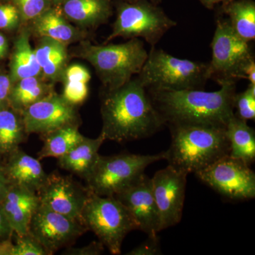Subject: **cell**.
<instances>
[{"mask_svg": "<svg viewBox=\"0 0 255 255\" xmlns=\"http://www.w3.org/2000/svg\"><path fill=\"white\" fill-rule=\"evenodd\" d=\"M102 128L106 140L123 142L146 138L164 123L139 78L112 90L105 88L101 102Z\"/></svg>", "mask_w": 255, "mask_h": 255, "instance_id": "1", "label": "cell"}, {"mask_svg": "<svg viewBox=\"0 0 255 255\" xmlns=\"http://www.w3.org/2000/svg\"><path fill=\"white\" fill-rule=\"evenodd\" d=\"M216 92L203 90H147L164 125L226 128L235 114L236 82L220 85Z\"/></svg>", "mask_w": 255, "mask_h": 255, "instance_id": "2", "label": "cell"}, {"mask_svg": "<svg viewBox=\"0 0 255 255\" xmlns=\"http://www.w3.org/2000/svg\"><path fill=\"white\" fill-rule=\"evenodd\" d=\"M169 127L172 140L164 159L180 172L196 174L229 155L226 128L194 125Z\"/></svg>", "mask_w": 255, "mask_h": 255, "instance_id": "3", "label": "cell"}, {"mask_svg": "<svg viewBox=\"0 0 255 255\" xmlns=\"http://www.w3.org/2000/svg\"><path fill=\"white\" fill-rule=\"evenodd\" d=\"M77 53L95 68L107 90L122 86L133 75H138L148 55L140 38H131L119 44L94 45L83 41Z\"/></svg>", "mask_w": 255, "mask_h": 255, "instance_id": "4", "label": "cell"}, {"mask_svg": "<svg viewBox=\"0 0 255 255\" xmlns=\"http://www.w3.org/2000/svg\"><path fill=\"white\" fill-rule=\"evenodd\" d=\"M137 77L147 90H204L209 63L180 59L153 46Z\"/></svg>", "mask_w": 255, "mask_h": 255, "instance_id": "5", "label": "cell"}, {"mask_svg": "<svg viewBox=\"0 0 255 255\" xmlns=\"http://www.w3.org/2000/svg\"><path fill=\"white\" fill-rule=\"evenodd\" d=\"M252 42L246 41L236 33L226 18L218 16L211 42L212 58L209 62L210 80L220 85L246 79V72L255 63Z\"/></svg>", "mask_w": 255, "mask_h": 255, "instance_id": "6", "label": "cell"}, {"mask_svg": "<svg viewBox=\"0 0 255 255\" xmlns=\"http://www.w3.org/2000/svg\"><path fill=\"white\" fill-rule=\"evenodd\" d=\"M164 159L165 152L145 155H100L91 173L85 179L86 187L96 195H117L136 182L150 164Z\"/></svg>", "mask_w": 255, "mask_h": 255, "instance_id": "7", "label": "cell"}, {"mask_svg": "<svg viewBox=\"0 0 255 255\" xmlns=\"http://www.w3.org/2000/svg\"><path fill=\"white\" fill-rule=\"evenodd\" d=\"M82 222L113 255H120L124 238L137 230L131 215L114 196L91 193L82 213Z\"/></svg>", "mask_w": 255, "mask_h": 255, "instance_id": "8", "label": "cell"}, {"mask_svg": "<svg viewBox=\"0 0 255 255\" xmlns=\"http://www.w3.org/2000/svg\"><path fill=\"white\" fill-rule=\"evenodd\" d=\"M177 22L165 12L147 0L124 3L119 6L117 16L112 26V31L106 43L114 38H142L151 47L162 39Z\"/></svg>", "mask_w": 255, "mask_h": 255, "instance_id": "9", "label": "cell"}, {"mask_svg": "<svg viewBox=\"0 0 255 255\" xmlns=\"http://www.w3.org/2000/svg\"><path fill=\"white\" fill-rule=\"evenodd\" d=\"M223 197L248 201L255 197V174L250 166L229 155L195 174Z\"/></svg>", "mask_w": 255, "mask_h": 255, "instance_id": "10", "label": "cell"}, {"mask_svg": "<svg viewBox=\"0 0 255 255\" xmlns=\"http://www.w3.org/2000/svg\"><path fill=\"white\" fill-rule=\"evenodd\" d=\"M88 231L78 220L59 214L40 204L30 221L28 233L43 246L49 255L68 248Z\"/></svg>", "mask_w": 255, "mask_h": 255, "instance_id": "11", "label": "cell"}, {"mask_svg": "<svg viewBox=\"0 0 255 255\" xmlns=\"http://www.w3.org/2000/svg\"><path fill=\"white\" fill-rule=\"evenodd\" d=\"M187 175L168 164L151 178L160 231L176 226L182 219Z\"/></svg>", "mask_w": 255, "mask_h": 255, "instance_id": "12", "label": "cell"}, {"mask_svg": "<svg viewBox=\"0 0 255 255\" xmlns=\"http://www.w3.org/2000/svg\"><path fill=\"white\" fill-rule=\"evenodd\" d=\"M37 195L43 205L82 222V211L91 192L72 176L52 172Z\"/></svg>", "mask_w": 255, "mask_h": 255, "instance_id": "13", "label": "cell"}, {"mask_svg": "<svg viewBox=\"0 0 255 255\" xmlns=\"http://www.w3.org/2000/svg\"><path fill=\"white\" fill-rule=\"evenodd\" d=\"M21 114L28 135H43L70 124L80 125L76 106L55 92L30 105Z\"/></svg>", "mask_w": 255, "mask_h": 255, "instance_id": "14", "label": "cell"}, {"mask_svg": "<svg viewBox=\"0 0 255 255\" xmlns=\"http://www.w3.org/2000/svg\"><path fill=\"white\" fill-rule=\"evenodd\" d=\"M114 196L127 208L136 223L137 230L147 236H156L160 231L152 181L145 173L130 187Z\"/></svg>", "mask_w": 255, "mask_h": 255, "instance_id": "15", "label": "cell"}, {"mask_svg": "<svg viewBox=\"0 0 255 255\" xmlns=\"http://www.w3.org/2000/svg\"><path fill=\"white\" fill-rule=\"evenodd\" d=\"M40 204L36 192L14 184H9L4 197L0 201L10 226L14 233L17 235L28 232L32 216Z\"/></svg>", "mask_w": 255, "mask_h": 255, "instance_id": "16", "label": "cell"}, {"mask_svg": "<svg viewBox=\"0 0 255 255\" xmlns=\"http://www.w3.org/2000/svg\"><path fill=\"white\" fill-rule=\"evenodd\" d=\"M6 158L3 165L9 184L26 188L37 194L48 177L39 159L28 155L19 147Z\"/></svg>", "mask_w": 255, "mask_h": 255, "instance_id": "17", "label": "cell"}, {"mask_svg": "<svg viewBox=\"0 0 255 255\" xmlns=\"http://www.w3.org/2000/svg\"><path fill=\"white\" fill-rule=\"evenodd\" d=\"M105 141L102 135L97 138L85 137L65 155L58 158V165L85 180L97 164L100 155L99 150Z\"/></svg>", "mask_w": 255, "mask_h": 255, "instance_id": "18", "label": "cell"}, {"mask_svg": "<svg viewBox=\"0 0 255 255\" xmlns=\"http://www.w3.org/2000/svg\"><path fill=\"white\" fill-rule=\"evenodd\" d=\"M34 51L41 68L42 77L47 81H62L68 67L67 45L51 38L41 37Z\"/></svg>", "mask_w": 255, "mask_h": 255, "instance_id": "19", "label": "cell"}, {"mask_svg": "<svg viewBox=\"0 0 255 255\" xmlns=\"http://www.w3.org/2000/svg\"><path fill=\"white\" fill-rule=\"evenodd\" d=\"M65 17L82 28H96L112 14L110 0H65Z\"/></svg>", "mask_w": 255, "mask_h": 255, "instance_id": "20", "label": "cell"}, {"mask_svg": "<svg viewBox=\"0 0 255 255\" xmlns=\"http://www.w3.org/2000/svg\"><path fill=\"white\" fill-rule=\"evenodd\" d=\"M32 28L40 38L46 37L67 46L85 37V34L70 24L63 15L53 9H47L35 18Z\"/></svg>", "mask_w": 255, "mask_h": 255, "instance_id": "21", "label": "cell"}, {"mask_svg": "<svg viewBox=\"0 0 255 255\" xmlns=\"http://www.w3.org/2000/svg\"><path fill=\"white\" fill-rule=\"evenodd\" d=\"M226 134L230 143L229 155L249 166L254 163L255 129L248 126L246 121L234 114L226 126Z\"/></svg>", "mask_w": 255, "mask_h": 255, "instance_id": "22", "label": "cell"}, {"mask_svg": "<svg viewBox=\"0 0 255 255\" xmlns=\"http://www.w3.org/2000/svg\"><path fill=\"white\" fill-rule=\"evenodd\" d=\"M28 135L21 112L10 107L0 109V157L18 148Z\"/></svg>", "mask_w": 255, "mask_h": 255, "instance_id": "23", "label": "cell"}, {"mask_svg": "<svg viewBox=\"0 0 255 255\" xmlns=\"http://www.w3.org/2000/svg\"><path fill=\"white\" fill-rule=\"evenodd\" d=\"M43 77H31L13 83L9 107L22 113L30 105L54 92L53 85Z\"/></svg>", "mask_w": 255, "mask_h": 255, "instance_id": "24", "label": "cell"}, {"mask_svg": "<svg viewBox=\"0 0 255 255\" xmlns=\"http://www.w3.org/2000/svg\"><path fill=\"white\" fill-rule=\"evenodd\" d=\"M221 13L227 20L233 31L248 42L255 39V3L253 0H231L221 5Z\"/></svg>", "mask_w": 255, "mask_h": 255, "instance_id": "25", "label": "cell"}, {"mask_svg": "<svg viewBox=\"0 0 255 255\" xmlns=\"http://www.w3.org/2000/svg\"><path fill=\"white\" fill-rule=\"evenodd\" d=\"M80 125L70 124L41 135L43 145L38 153L39 160L48 157L59 158L85 138Z\"/></svg>", "mask_w": 255, "mask_h": 255, "instance_id": "26", "label": "cell"}, {"mask_svg": "<svg viewBox=\"0 0 255 255\" xmlns=\"http://www.w3.org/2000/svg\"><path fill=\"white\" fill-rule=\"evenodd\" d=\"M29 37L27 30L23 29L15 43L10 75L13 83L23 78L42 77L34 50L30 44Z\"/></svg>", "mask_w": 255, "mask_h": 255, "instance_id": "27", "label": "cell"}, {"mask_svg": "<svg viewBox=\"0 0 255 255\" xmlns=\"http://www.w3.org/2000/svg\"><path fill=\"white\" fill-rule=\"evenodd\" d=\"M91 79L90 72L80 65L67 67L64 73L63 97L69 103L78 106L83 103L89 93L88 84Z\"/></svg>", "mask_w": 255, "mask_h": 255, "instance_id": "28", "label": "cell"}, {"mask_svg": "<svg viewBox=\"0 0 255 255\" xmlns=\"http://www.w3.org/2000/svg\"><path fill=\"white\" fill-rule=\"evenodd\" d=\"M234 110L240 119L248 122L255 119V85L250 83L248 89L241 93L236 94L234 101Z\"/></svg>", "mask_w": 255, "mask_h": 255, "instance_id": "29", "label": "cell"}, {"mask_svg": "<svg viewBox=\"0 0 255 255\" xmlns=\"http://www.w3.org/2000/svg\"><path fill=\"white\" fill-rule=\"evenodd\" d=\"M14 243L13 255H49L41 243L30 233L17 235Z\"/></svg>", "mask_w": 255, "mask_h": 255, "instance_id": "30", "label": "cell"}, {"mask_svg": "<svg viewBox=\"0 0 255 255\" xmlns=\"http://www.w3.org/2000/svg\"><path fill=\"white\" fill-rule=\"evenodd\" d=\"M23 21H33L47 10V0H15Z\"/></svg>", "mask_w": 255, "mask_h": 255, "instance_id": "31", "label": "cell"}, {"mask_svg": "<svg viewBox=\"0 0 255 255\" xmlns=\"http://www.w3.org/2000/svg\"><path fill=\"white\" fill-rule=\"evenodd\" d=\"M18 8L11 4H0V29H12L19 23Z\"/></svg>", "mask_w": 255, "mask_h": 255, "instance_id": "32", "label": "cell"}, {"mask_svg": "<svg viewBox=\"0 0 255 255\" xmlns=\"http://www.w3.org/2000/svg\"><path fill=\"white\" fill-rule=\"evenodd\" d=\"M162 254L159 238L156 236H147V240L127 253L128 255H155Z\"/></svg>", "mask_w": 255, "mask_h": 255, "instance_id": "33", "label": "cell"}, {"mask_svg": "<svg viewBox=\"0 0 255 255\" xmlns=\"http://www.w3.org/2000/svg\"><path fill=\"white\" fill-rule=\"evenodd\" d=\"M105 247L100 241H93L86 246L73 248L70 246L63 252L65 255H100L105 251Z\"/></svg>", "mask_w": 255, "mask_h": 255, "instance_id": "34", "label": "cell"}, {"mask_svg": "<svg viewBox=\"0 0 255 255\" xmlns=\"http://www.w3.org/2000/svg\"><path fill=\"white\" fill-rule=\"evenodd\" d=\"M13 82L9 75L0 74V109L9 107V97Z\"/></svg>", "mask_w": 255, "mask_h": 255, "instance_id": "35", "label": "cell"}, {"mask_svg": "<svg viewBox=\"0 0 255 255\" xmlns=\"http://www.w3.org/2000/svg\"><path fill=\"white\" fill-rule=\"evenodd\" d=\"M14 231L10 226L9 221L0 205V241H5L13 237Z\"/></svg>", "mask_w": 255, "mask_h": 255, "instance_id": "36", "label": "cell"}, {"mask_svg": "<svg viewBox=\"0 0 255 255\" xmlns=\"http://www.w3.org/2000/svg\"><path fill=\"white\" fill-rule=\"evenodd\" d=\"M9 184L6 173H5L4 165L0 164V201L4 197Z\"/></svg>", "mask_w": 255, "mask_h": 255, "instance_id": "37", "label": "cell"}, {"mask_svg": "<svg viewBox=\"0 0 255 255\" xmlns=\"http://www.w3.org/2000/svg\"><path fill=\"white\" fill-rule=\"evenodd\" d=\"M12 238L0 241V255H13L14 243H13Z\"/></svg>", "mask_w": 255, "mask_h": 255, "instance_id": "38", "label": "cell"}, {"mask_svg": "<svg viewBox=\"0 0 255 255\" xmlns=\"http://www.w3.org/2000/svg\"><path fill=\"white\" fill-rule=\"evenodd\" d=\"M199 1L207 9H213L217 5L221 4V6L231 0H199Z\"/></svg>", "mask_w": 255, "mask_h": 255, "instance_id": "39", "label": "cell"}, {"mask_svg": "<svg viewBox=\"0 0 255 255\" xmlns=\"http://www.w3.org/2000/svg\"><path fill=\"white\" fill-rule=\"evenodd\" d=\"M8 49V43L5 37L0 33V59L4 58Z\"/></svg>", "mask_w": 255, "mask_h": 255, "instance_id": "40", "label": "cell"}, {"mask_svg": "<svg viewBox=\"0 0 255 255\" xmlns=\"http://www.w3.org/2000/svg\"><path fill=\"white\" fill-rule=\"evenodd\" d=\"M140 1V0H130V2H134V1ZM147 1H150V2L153 3V4H157L160 2L162 0H147Z\"/></svg>", "mask_w": 255, "mask_h": 255, "instance_id": "41", "label": "cell"}, {"mask_svg": "<svg viewBox=\"0 0 255 255\" xmlns=\"http://www.w3.org/2000/svg\"><path fill=\"white\" fill-rule=\"evenodd\" d=\"M55 1H61V0H55Z\"/></svg>", "mask_w": 255, "mask_h": 255, "instance_id": "42", "label": "cell"}]
</instances>
